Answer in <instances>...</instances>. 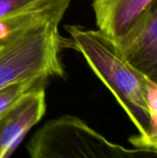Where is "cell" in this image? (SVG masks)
<instances>
[{
  "label": "cell",
  "mask_w": 157,
  "mask_h": 158,
  "mask_svg": "<svg viewBox=\"0 0 157 158\" xmlns=\"http://www.w3.org/2000/svg\"><path fill=\"white\" fill-rule=\"evenodd\" d=\"M71 0H0V45L48 19L62 20Z\"/></svg>",
  "instance_id": "277c9868"
},
{
  "label": "cell",
  "mask_w": 157,
  "mask_h": 158,
  "mask_svg": "<svg viewBox=\"0 0 157 158\" xmlns=\"http://www.w3.org/2000/svg\"><path fill=\"white\" fill-rule=\"evenodd\" d=\"M31 158H98L128 153L81 118L64 115L47 121L27 144Z\"/></svg>",
  "instance_id": "3957f363"
},
{
  "label": "cell",
  "mask_w": 157,
  "mask_h": 158,
  "mask_svg": "<svg viewBox=\"0 0 157 158\" xmlns=\"http://www.w3.org/2000/svg\"><path fill=\"white\" fill-rule=\"evenodd\" d=\"M153 0H93L97 29L117 44L130 31Z\"/></svg>",
  "instance_id": "52a82bcc"
},
{
  "label": "cell",
  "mask_w": 157,
  "mask_h": 158,
  "mask_svg": "<svg viewBox=\"0 0 157 158\" xmlns=\"http://www.w3.org/2000/svg\"><path fill=\"white\" fill-rule=\"evenodd\" d=\"M49 80L37 78L19 81L4 86L0 89V116L9 110L26 94L39 88L46 87Z\"/></svg>",
  "instance_id": "9c48e42d"
},
{
  "label": "cell",
  "mask_w": 157,
  "mask_h": 158,
  "mask_svg": "<svg viewBox=\"0 0 157 158\" xmlns=\"http://www.w3.org/2000/svg\"><path fill=\"white\" fill-rule=\"evenodd\" d=\"M146 99L149 111L150 124L147 131L129 139V142L136 148L157 152V84L149 81L147 84Z\"/></svg>",
  "instance_id": "ba28073f"
},
{
  "label": "cell",
  "mask_w": 157,
  "mask_h": 158,
  "mask_svg": "<svg viewBox=\"0 0 157 158\" xmlns=\"http://www.w3.org/2000/svg\"><path fill=\"white\" fill-rule=\"evenodd\" d=\"M69 47H74L108 88L138 130L147 131L150 124L146 99L149 79L125 56L120 46L101 31L81 25L65 27Z\"/></svg>",
  "instance_id": "6da1fadb"
},
{
  "label": "cell",
  "mask_w": 157,
  "mask_h": 158,
  "mask_svg": "<svg viewBox=\"0 0 157 158\" xmlns=\"http://www.w3.org/2000/svg\"><path fill=\"white\" fill-rule=\"evenodd\" d=\"M130 62L157 84V0H153L118 43Z\"/></svg>",
  "instance_id": "8992f818"
},
{
  "label": "cell",
  "mask_w": 157,
  "mask_h": 158,
  "mask_svg": "<svg viewBox=\"0 0 157 158\" xmlns=\"http://www.w3.org/2000/svg\"><path fill=\"white\" fill-rule=\"evenodd\" d=\"M58 19L41 22L0 45V89L29 79L64 78L60 53L69 46Z\"/></svg>",
  "instance_id": "7a4b0ae2"
},
{
  "label": "cell",
  "mask_w": 157,
  "mask_h": 158,
  "mask_svg": "<svg viewBox=\"0 0 157 158\" xmlns=\"http://www.w3.org/2000/svg\"><path fill=\"white\" fill-rule=\"evenodd\" d=\"M45 87L26 94L0 116V158L9 157L46 112Z\"/></svg>",
  "instance_id": "5b68a950"
}]
</instances>
